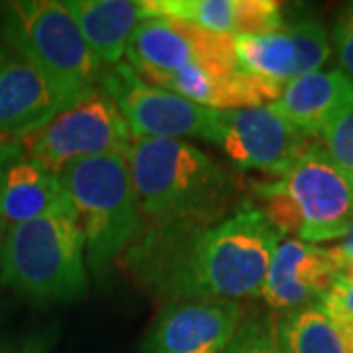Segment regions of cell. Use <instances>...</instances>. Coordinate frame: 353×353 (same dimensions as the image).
I'll return each instance as SVG.
<instances>
[{
  "label": "cell",
  "mask_w": 353,
  "mask_h": 353,
  "mask_svg": "<svg viewBox=\"0 0 353 353\" xmlns=\"http://www.w3.org/2000/svg\"><path fill=\"white\" fill-rule=\"evenodd\" d=\"M241 320L238 301H175L155 318L141 353H226Z\"/></svg>",
  "instance_id": "12"
},
{
  "label": "cell",
  "mask_w": 353,
  "mask_h": 353,
  "mask_svg": "<svg viewBox=\"0 0 353 353\" xmlns=\"http://www.w3.org/2000/svg\"><path fill=\"white\" fill-rule=\"evenodd\" d=\"M57 340H59V326L51 324L28 336L22 347L16 353H55Z\"/></svg>",
  "instance_id": "24"
},
{
  "label": "cell",
  "mask_w": 353,
  "mask_h": 353,
  "mask_svg": "<svg viewBox=\"0 0 353 353\" xmlns=\"http://www.w3.org/2000/svg\"><path fill=\"white\" fill-rule=\"evenodd\" d=\"M324 150L353 176V102L322 130Z\"/></svg>",
  "instance_id": "21"
},
{
  "label": "cell",
  "mask_w": 353,
  "mask_h": 353,
  "mask_svg": "<svg viewBox=\"0 0 353 353\" xmlns=\"http://www.w3.org/2000/svg\"><path fill=\"white\" fill-rule=\"evenodd\" d=\"M59 179L85 232L88 275L102 285L145 228L126 155L79 159L61 169Z\"/></svg>",
  "instance_id": "4"
},
{
  "label": "cell",
  "mask_w": 353,
  "mask_h": 353,
  "mask_svg": "<svg viewBox=\"0 0 353 353\" xmlns=\"http://www.w3.org/2000/svg\"><path fill=\"white\" fill-rule=\"evenodd\" d=\"M338 248H340L341 255H343V259H345V265H347V261L353 259V222L352 226H350V230H347V234L341 238V243Z\"/></svg>",
  "instance_id": "26"
},
{
  "label": "cell",
  "mask_w": 353,
  "mask_h": 353,
  "mask_svg": "<svg viewBox=\"0 0 353 353\" xmlns=\"http://www.w3.org/2000/svg\"><path fill=\"white\" fill-rule=\"evenodd\" d=\"M281 238L261 208L241 202L212 226L145 224L122 263L169 303L238 301L261 294Z\"/></svg>",
  "instance_id": "1"
},
{
  "label": "cell",
  "mask_w": 353,
  "mask_h": 353,
  "mask_svg": "<svg viewBox=\"0 0 353 353\" xmlns=\"http://www.w3.org/2000/svg\"><path fill=\"white\" fill-rule=\"evenodd\" d=\"M4 141H6V139H2V138H0V150H2V145H4Z\"/></svg>",
  "instance_id": "30"
},
{
  "label": "cell",
  "mask_w": 353,
  "mask_h": 353,
  "mask_svg": "<svg viewBox=\"0 0 353 353\" xmlns=\"http://www.w3.org/2000/svg\"><path fill=\"white\" fill-rule=\"evenodd\" d=\"M226 353H283L279 347L275 330L261 322H245L238 330Z\"/></svg>",
  "instance_id": "22"
},
{
  "label": "cell",
  "mask_w": 353,
  "mask_h": 353,
  "mask_svg": "<svg viewBox=\"0 0 353 353\" xmlns=\"http://www.w3.org/2000/svg\"><path fill=\"white\" fill-rule=\"evenodd\" d=\"M73 102L22 55L0 43V138H26Z\"/></svg>",
  "instance_id": "14"
},
{
  "label": "cell",
  "mask_w": 353,
  "mask_h": 353,
  "mask_svg": "<svg viewBox=\"0 0 353 353\" xmlns=\"http://www.w3.org/2000/svg\"><path fill=\"white\" fill-rule=\"evenodd\" d=\"M352 102L353 79L343 71H312L287 83L271 106L304 136H318Z\"/></svg>",
  "instance_id": "18"
},
{
  "label": "cell",
  "mask_w": 353,
  "mask_h": 353,
  "mask_svg": "<svg viewBox=\"0 0 353 353\" xmlns=\"http://www.w3.org/2000/svg\"><path fill=\"white\" fill-rule=\"evenodd\" d=\"M4 236H6L4 234V228L0 226V257H2V248H4Z\"/></svg>",
  "instance_id": "29"
},
{
  "label": "cell",
  "mask_w": 353,
  "mask_h": 353,
  "mask_svg": "<svg viewBox=\"0 0 353 353\" xmlns=\"http://www.w3.org/2000/svg\"><path fill=\"white\" fill-rule=\"evenodd\" d=\"M0 277L6 287L39 303H73L85 296V232L71 201L6 232Z\"/></svg>",
  "instance_id": "3"
},
{
  "label": "cell",
  "mask_w": 353,
  "mask_h": 353,
  "mask_svg": "<svg viewBox=\"0 0 353 353\" xmlns=\"http://www.w3.org/2000/svg\"><path fill=\"white\" fill-rule=\"evenodd\" d=\"M143 81L218 112L267 106L277 101L283 92L281 87L253 79L240 69L216 73L202 67H189L176 73L150 75Z\"/></svg>",
  "instance_id": "17"
},
{
  "label": "cell",
  "mask_w": 353,
  "mask_h": 353,
  "mask_svg": "<svg viewBox=\"0 0 353 353\" xmlns=\"http://www.w3.org/2000/svg\"><path fill=\"white\" fill-rule=\"evenodd\" d=\"M145 20L169 18L224 36H263L283 28L275 0H141Z\"/></svg>",
  "instance_id": "16"
},
{
  "label": "cell",
  "mask_w": 353,
  "mask_h": 353,
  "mask_svg": "<svg viewBox=\"0 0 353 353\" xmlns=\"http://www.w3.org/2000/svg\"><path fill=\"white\" fill-rule=\"evenodd\" d=\"M63 4L102 67L122 61L134 30L145 20L141 2L134 0H65Z\"/></svg>",
  "instance_id": "19"
},
{
  "label": "cell",
  "mask_w": 353,
  "mask_h": 353,
  "mask_svg": "<svg viewBox=\"0 0 353 353\" xmlns=\"http://www.w3.org/2000/svg\"><path fill=\"white\" fill-rule=\"evenodd\" d=\"M12 352V343L6 340L4 336H0V353H10Z\"/></svg>",
  "instance_id": "28"
},
{
  "label": "cell",
  "mask_w": 353,
  "mask_h": 353,
  "mask_svg": "<svg viewBox=\"0 0 353 353\" xmlns=\"http://www.w3.org/2000/svg\"><path fill=\"white\" fill-rule=\"evenodd\" d=\"M126 161L150 224L212 226L226 218L238 194L234 176L185 139L134 138Z\"/></svg>",
  "instance_id": "2"
},
{
  "label": "cell",
  "mask_w": 353,
  "mask_h": 353,
  "mask_svg": "<svg viewBox=\"0 0 353 353\" xmlns=\"http://www.w3.org/2000/svg\"><path fill=\"white\" fill-rule=\"evenodd\" d=\"M271 185L301 216L299 240L320 243L347 234L353 222V176L322 145H308Z\"/></svg>",
  "instance_id": "8"
},
{
  "label": "cell",
  "mask_w": 353,
  "mask_h": 353,
  "mask_svg": "<svg viewBox=\"0 0 353 353\" xmlns=\"http://www.w3.org/2000/svg\"><path fill=\"white\" fill-rule=\"evenodd\" d=\"M128 65L141 79L202 67L216 73L236 71L234 36L212 34L169 18L139 22L128 41Z\"/></svg>",
  "instance_id": "9"
},
{
  "label": "cell",
  "mask_w": 353,
  "mask_h": 353,
  "mask_svg": "<svg viewBox=\"0 0 353 353\" xmlns=\"http://www.w3.org/2000/svg\"><path fill=\"white\" fill-rule=\"evenodd\" d=\"M99 87L116 102L134 138H199L216 143L218 110L153 87L128 63L106 69Z\"/></svg>",
  "instance_id": "7"
},
{
  "label": "cell",
  "mask_w": 353,
  "mask_h": 353,
  "mask_svg": "<svg viewBox=\"0 0 353 353\" xmlns=\"http://www.w3.org/2000/svg\"><path fill=\"white\" fill-rule=\"evenodd\" d=\"M132 139L116 102L101 87H94L18 143L39 163L59 173L79 159L126 155Z\"/></svg>",
  "instance_id": "6"
},
{
  "label": "cell",
  "mask_w": 353,
  "mask_h": 353,
  "mask_svg": "<svg viewBox=\"0 0 353 353\" xmlns=\"http://www.w3.org/2000/svg\"><path fill=\"white\" fill-rule=\"evenodd\" d=\"M275 338L283 353H350L320 303L289 312L279 322Z\"/></svg>",
  "instance_id": "20"
},
{
  "label": "cell",
  "mask_w": 353,
  "mask_h": 353,
  "mask_svg": "<svg viewBox=\"0 0 353 353\" xmlns=\"http://www.w3.org/2000/svg\"><path fill=\"white\" fill-rule=\"evenodd\" d=\"M332 38L343 73L353 79V2L347 4L338 16Z\"/></svg>",
  "instance_id": "23"
},
{
  "label": "cell",
  "mask_w": 353,
  "mask_h": 353,
  "mask_svg": "<svg viewBox=\"0 0 353 353\" xmlns=\"http://www.w3.org/2000/svg\"><path fill=\"white\" fill-rule=\"evenodd\" d=\"M345 259L340 248H320L303 240H285L277 245L265 279L261 296L271 308L294 312L322 301L343 275Z\"/></svg>",
  "instance_id": "13"
},
{
  "label": "cell",
  "mask_w": 353,
  "mask_h": 353,
  "mask_svg": "<svg viewBox=\"0 0 353 353\" xmlns=\"http://www.w3.org/2000/svg\"><path fill=\"white\" fill-rule=\"evenodd\" d=\"M216 145L241 169L283 175L308 148V136L267 104L220 112Z\"/></svg>",
  "instance_id": "10"
},
{
  "label": "cell",
  "mask_w": 353,
  "mask_h": 353,
  "mask_svg": "<svg viewBox=\"0 0 353 353\" xmlns=\"http://www.w3.org/2000/svg\"><path fill=\"white\" fill-rule=\"evenodd\" d=\"M322 299H328L334 304H338L341 310H345L347 314L353 316V285H350V281L343 275L334 281V285L330 287V290Z\"/></svg>",
  "instance_id": "25"
},
{
  "label": "cell",
  "mask_w": 353,
  "mask_h": 353,
  "mask_svg": "<svg viewBox=\"0 0 353 353\" xmlns=\"http://www.w3.org/2000/svg\"><path fill=\"white\" fill-rule=\"evenodd\" d=\"M69 204L59 173L34 159L18 141L0 150V226L14 228Z\"/></svg>",
  "instance_id": "15"
},
{
  "label": "cell",
  "mask_w": 353,
  "mask_h": 353,
  "mask_svg": "<svg viewBox=\"0 0 353 353\" xmlns=\"http://www.w3.org/2000/svg\"><path fill=\"white\" fill-rule=\"evenodd\" d=\"M234 55L241 73L285 88L296 77L320 71L330 57V39L324 26L303 20L263 36H234Z\"/></svg>",
  "instance_id": "11"
},
{
  "label": "cell",
  "mask_w": 353,
  "mask_h": 353,
  "mask_svg": "<svg viewBox=\"0 0 353 353\" xmlns=\"http://www.w3.org/2000/svg\"><path fill=\"white\" fill-rule=\"evenodd\" d=\"M343 277L350 281V285H353V259H350L347 265H345V269H343Z\"/></svg>",
  "instance_id": "27"
},
{
  "label": "cell",
  "mask_w": 353,
  "mask_h": 353,
  "mask_svg": "<svg viewBox=\"0 0 353 353\" xmlns=\"http://www.w3.org/2000/svg\"><path fill=\"white\" fill-rule=\"evenodd\" d=\"M0 39L75 101L99 87L106 71L88 50L75 18L57 0L0 4Z\"/></svg>",
  "instance_id": "5"
}]
</instances>
